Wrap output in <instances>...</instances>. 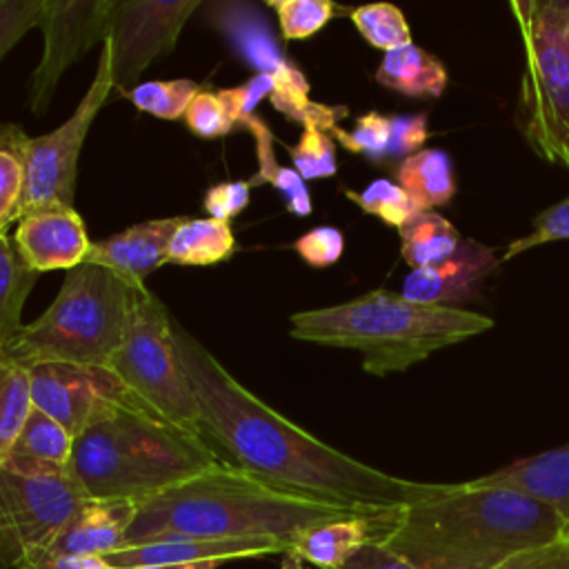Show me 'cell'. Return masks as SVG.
Instances as JSON below:
<instances>
[{
	"mask_svg": "<svg viewBox=\"0 0 569 569\" xmlns=\"http://www.w3.org/2000/svg\"><path fill=\"white\" fill-rule=\"evenodd\" d=\"M393 513L396 509L367 511L311 527L291 540L289 551L320 569H338L365 545L382 540L391 529Z\"/></svg>",
	"mask_w": 569,
	"mask_h": 569,
	"instance_id": "obj_20",
	"label": "cell"
},
{
	"mask_svg": "<svg viewBox=\"0 0 569 569\" xmlns=\"http://www.w3.org/2000/svg\"><path fill=\"white\" fill-rule=\"evenodd\" d=\"M224 562L220 560H202V562H169V565H147V567H131V569H216Z\"/></svg>",
	"mask_w": 569,
	"mask_h": 569,
	"instance_id": "obj_47",
	"label": "cell"
},
{
	"mask_svg": "<svg viewBox=\"0 0 569 569\" xmlns=\"http://www.w3.org/2000/svg\"><path fill=\"white\" fill-rule=\"evenodd\" d=\"M396 182L420 209L442 207L451 202L456 193L453 162L442 149H420L398 162Z\"/></svg>",
	"mask_w": 569,
	"mask_h": 569,
	"instance_id": "obj_23",
	"label": "cell"
},
{
	"mask_svg": "<svg viewBox=\"0 0 569 569\" xmlns=\"http://www.w3.org/2000/svg\"><path fill=\"white\" fill-rule=\"evenodd\" d=\"M184 122L200 138H222L236 127L220 93L207 89H200L196 93L184 111Z\"/></svg>",
	"mask_w": 569,
	"mask_h": 569,
	"instance_id": "obj_38",
	"label": "cell"
},
{
	"mask_svg": "<svg viewBox=\"0 0 569 569\" xmlns=\"http://www.w3.org/2000/svg\"><path fill=\"white\" fill-rule=\"evenodd\" d=\"M138 502L87 498L64 522L44 553L102 558L127 545Z\"/></svg>",
	"mask_w": 569,
	"mask_h": 569,
	"instance_id": "obj_19",
	"label": "cell"
},
{
	"mask_svg": "<svg viewBox=\"0 0 569 569\" xmlns=\"http://www.w3.org/2000/svg\"><path fill=\"white\" fill-rule=\"evenodd\" d=\"M289 540L280 538H167L140 545H127L118 551L102 556L113 569H131L147 565L169 562H202V560H242L287 553Z\"/></svg>",
	"mask_w": 569,
	"mask_h": 569,
	"instance_id": "obj_17",
	"label": "cell"
},
{
	"mask_svg": "<svg viewBox=\"0 0 569 569\" xmlns=\"http://www.w3.org/2000/svg\"><path fill=\"white\" fill-rule=\"evenodd\" d=\"M40 13L42 0H0V60L29 29L38 27Z\"/></svg>",
	"mask_w": 569,
	"mask_h": 569,
	"instance_id": "obj_41",
	"label": "cell"
},
{
	"mask_svg": "<svg viewBox=\"0 0 569 569\" xmlns=\"http://www.w3.org/2000/svg\"><path fill=\"white\" fill-rule=\"evenodd\" d=\"M20 569H113L102 558H80V556H51L42 553Z\"/></svg>",
	"mask_w": 569,
	"mask_h": 569,
	"instance_id": "obj_46",
	"label": "cell"
},
{
	"mask_svg": "<svg viewBox=\"0 0 569 569\" xmlns=\"http://www.w3.org/2000/svg\"><path fill=\"white\" fill-rule=\"evenodd\" d=\"M398 233L400 256L413 269L431 267L445 260L460 244L458 229L433 209L418 211L398 229Z\"/></svg>",
	"mask_w": 569,
	"mask_h": 569,
	"instance_id": "obj_26",
	"label": "cell"
},
{
	"mask_svg": "<svg viewBox=\"0 0 569 569\" xmlns=\"http://www.w3.org/2000/svg\"><path fill=\"white\" fill-rule=\"evenodd\" d=\"M473 482L520 491L556 511L569 502V442L518 458L487 476L473 478Z\"/></svg>",
	"mask_w": 569,
	"mask_h": 569,
	"instance_id": "obj_21",
	"label": "cell"
},
{
	"mask_svg": "<svg viewBox=\"0 0 569 569\" xmlns=\"http://www.w3.org/2000/svg\"><path fill=\"white\" fill-rule=\"evenodd\" d=\"M236 238L229 222L213 218H184L176 229L167 262L182 267H209L233 253Z\"/></svg>",
	"mask_w": 569,
	"mask_h": 569,
	"instance_id": "obj_25",
	"label": "cell"
},
{
	"mask_svg": "<svg viewBox=\"0 0 569 569\" xmlns=\"http://www.w3.org/2000/svg\"><path fill=\"white\" fill-rule=\"evenodd\" d=\"M87 493L69 467L18 456L0 462V569L42 556Z\"/></svg>",
	"mask_w": 569,
	"mask_h": 569,
	"instance_id": "obj_9",
	"label": "cell"
},
{
	"mask_svg": "<svg viewBox=\"0 0 569 569\" xmlns=\"http://www.w3.org/2000/svg\"><path fill=\"white\" fill-rule=\"evenodd\" d=\"M282 87L273 76L267 73H253L247 82L231 87V89H220V98L227 104L231 118L236 124H240L242 120H247L249 116H253V109L258 107L260 100L271 98L273 93H280Z\"/></svg>",
	"mask_w": 569,
	"mask_h": 569,
	"instance_id": "obj_40",
	"label": "cell"
},
{
	"mask_svg": "<svg viewBox=\"0 0 569 569\" xmlns=\"http://www.w3.org/2000/svg\"><path fill=\"white\" fill-rule=\"evenodd\" d=\"M293 249L309 267L325 269L340 260L345 251V236L338 227L331 224L313 227L293 242Z\"/></svg>",
	"mask_w": 569,
	"mask_h": 569,
	"instance_id": "obj_39",
	"label": "cell"
},
{
	"mask_svg": "<svg viewBox=\"0 0 569 569\" xmlns=\"http://www.w3.org/2000/svg\"><path fill=\"white\" fill-rule=\"evenodd\" d=\"M280 569H309V567H307V562H305L302 558H298L296 553L287 551V553H282V565H280Z\"/></svg>",
	"mask_w": 569,
	"mask_h": 569,
	"instance_id": "obj_48",
	"label": "cell"
},
{
	"mask_svg": "<svg viewBox=\"0 0 569 569\" xmlns=\"http://www.w3.org/2000/svg\"><path fill=\"white\" fill-rule=\"evenodd\" d=\"M200 91V84L189 78L176 80H151L136 84L129 93H124L138 111L151 113L164 120L184 118L187 107Z\"/></svg>",
	"mask_w": 569,
	"mask_h": 569,
	"instance_id": "obj_32",
	"label": "cell"
},
{
	"mask_svg": "<svg viewBox=\"0 0 569 569\" xmlns=\"http://www.w3.org/2000/svg\"><path fill=\"white\" fill-rule=\"evenodd\" d=\"M353 513L269 485L229 465H216L138 505L127 545L167 538H280ZM124 545V547H127Z\"/></svg>",
	"mask_w": 569,
	"mask_h": 569,
	"instance_id": "obj_3",
	"label": "cell"
},
{
	"mask_svg": "<svg viewBox=\"0 0 569 569\" xmlns=\"http://www.w3.org/2000/svg\"><path fill=\"white\" fill-rule=\"evenodd\" d=\"M525 69L516 124L529 149L569 171V0H513Z\"/></svg>",
	"mask_w": 569,
	"mask_h": 569,
	"instance_id": "obj_7",
	"label": "cell"
},
{
	"mask_svg": "<svg viewBox=\"0 0 569 569\" xmlns=\"http://www.w3.org/2000/svg\"><path fill=\"white\" fill-rule=\"evenodd\" d=\"M429 138V113L418 111L409 116H391L389 158L405 160L422 149Z\"/></svg>",
	"mask_w": 569,
	"mask_h": 569,
	"instance_id": "obj_43",
	"label": "cell"
},
{
	"mask_svg": "<svg viewBox=\"0 0 569 569\" xmlns=\"http://www.w3.org/2000/svg\"><path fill=\"white\" fill-rule=\"evenodd\" d=\"M565 533L560 516L505 487L440 482L438 491L396 509L380 540L418 569H496L502 560Z\"/></svg>",
	"mask_w": 569,
	"mask_h": 569,
	"instance_id": "obj_2",
	"label": "cell"
},
{
	"mask_svg": "<svg viewBox=\"0 0 569 569\" xmlns=\"http://www.w3.org/2000/svg\"><path fill=\"white\" fill-rule=\"evenodd\" d=\"M220 465L191 431L144 405H124L91 422L73 442L69 469L87 498H147Z\"/></svg>",
	"mask_w": 569,
	"mask_h": 569,
	"instance_id": "obj_5",
	"label": "cell"
},
{
	"mask_svg": "<svg viewBox=\"0 0 569 569\" xmlns=\"http://www.w3.org/2000/svg\"><path fill=\"white\" fill-rule=\"evenodd\" d=\"M113 89L111 42L100 44L98 67L91 84L76 104L73 113L53 131L27 138L24 144V191L20 218L29 211L64 204L73 207L78 160L84 138ZM18 218V220H20Z\"/></svg>",
	"mask_w": 569,
	"mask_h": 569,
	"instance_id": "obj_10",
	"label": "cell"
},
{
	"mask_svg": "<svg viewBox=\"0 0 569 569\" xmlns=\"http://www.w3.org/2000/svg\"><path fill=\"white\" fill-rule=\"evenodd\" d=\"M293 162V169L300 173V178L307 180H320L331 178L338 171L336 162V140L331 133L320 129H302V136L296 147L287 149Z\"/></svg>",
	"mask_w": 569,
	"mask_h": 569,
	"instance_id": "obj_36",
	"label": "cell"
},
{
	"mask_svg": "<svg viewBox=\"0 0 569 569\" xmlns=\"http://www.w3.org/2000/svg\"><path fill=\"white\" fill-rule=\"evenodd\" d=\"M251 180H231V182H218L207 189L202 209L213 220L229 222L233 216H238L247 204L251 196Z\"/></svg>",
	"mask_w": 569,
	"mask_h": 569,
	"instance_id": "obj_44",
	"label": "cell"
},
{
	"mask_svg": "<svg viewBox=\"0 0 569 569\" xmlns=\"http://www.w3.org/2000/svg\"><path fill=\"white\" fill-rule=\"evenodd\" d=\"M376 82L407 98H440L449 84V73L433 53L409 42L385 51Z\"/></svg>",
	"mask_w": 569,
	"mask_h": 569,
	"instance_id": "obj_22",
	"label": "cell"
},
{
	"mask_svg": "<svg viewBox=\"0 0 569 569\" xmlns=\"http://www.w3.org/2000/svg\"><path fill=\"white\" fill-rule=\"evenodd\" d=\"M73 442L76 438L71 431L60 425L56 418L47 416L40 409L29 411L18 440L13 445L11 456L36 460V462H47L56 467H69L71 453H73Z\"/></svg>",
	"mask_w": 569,
	"mask_h": 569,
	"instance_id": "obj_28",
	"label": "cell"
},
{
	"mask_svg": "<svg viewBox=\"0 0 569 569\" xmlns=\"http://www.w3.org/2000/svg\"><path fill=\"white\" fill-rule=\"evenodd\" d=\"M289 322L293 340L360 351L362 371L376 378L407 371L431 353L493 327V320L480 311L422 305L389 289L296 311Z\"/></svg>",
	"mask_w": 569,
	"mask_h": 569,
	"instance_id": "obj_4",
	"label": "cell"
},
{
	"mask_svg": "<svg viewBox=\"0 0 569 569\" xmlns=\"http://www.w3.org/2000/svg\"><path fill=\"white\" fill-rule=\"evenodd\" d=\"M200 0H116L109 36L113 89L129 93L142 71L171 53Z\"/></svg>",
	"mask_w": 569,
	"mask_h": 569,
	"instance_id": "obj_13",
	"label": "cell"
},
{
	"mask_svg": "<svg viewBox=\"0 0 569 569\" xmlns=\"http://www.w3.org/2000/svg\"><path fill=\"white\" fill-rule=\"evenodd\" d=\"M38 276L22 260L13 238L0 236V353L22 329V307Z\"/></svg>",
	"mask_w": 569,
	"mask_h": 569,
	"instance_id": "obj_27",
	"label": "cell"
},
{
	"mask_svg": "<svg viewBox=\"0 0 569 569\" xmlns=\"http://www.w3.org/2000/svg\"><path fill=\"white\" fill-rule=\"evenodd\" d=\"M331 138L338 140L351 153H362L371 162H382L389 158L391 118L378 111H369L356 118L353 129L336 127L331 131Z\"/></svg>",
	"mask_w": 569,
	"mask_h": 569,
	"instance_id": "obj_35",
	"label": "cell"
},
{
	"mask_svg": "<svg viewBox=\"0 0 569 569\" xmlns=\"http://www.w3.org/2000/svg\"><path fill=\"white\" fill-rule=\"evenodd\" d=\"M496 569H569V538L562 533L549 542L516 551Z\"/></svg>",
	"mask_w": 569,
	"mask_h": 569,
	"instance_id": "obj_42",
	"label": "cell"
},
{
	"mask_svg": "<svg viewBox=\"0 0 569 569\" xmlns=\"http://www.w3.org/2000/svg\"><path fill=\"white\" fill-rule=\"evenodd\" d=\"M345 196L353 204H358L365 213L376 216L396 229H400L407 220H411L418 211H422L398 182H391L387 178H378L369 182L362 191L345 189Z\"/></svg>",
	"mask_w": 569,
	"mask_h": 569,
	"instance_id": "obj_33",
	"label": "cell"
},
{
	"mask_svg": "<svg viewBox=\"0 0 569 569\" xmlns=\"http://www.w3.org/2000/svg\"><path fill=\"white\" fill-rule=\"evenodd\" d=\"M27 371L33 409L56 418L73 438L118 407L142 405L109 367L40 362Z\"/></svg>",
	"mask_w": 569,
	"mask_h": 569,
	"instance_id": "obj_12",
	"label": "cell"
},
{
	"mask_svg": "<svg viewBox=\"0 0 569 569\" xmlns=\"http://www.w3.org/2000/svg\"><path fill=\"white\" fill-rule=\"evenodd\" d=\"M129 293L131 284L116 273L82 262L67 271L49 309L22 325L2 353L22 367L40 362L109 367L124 336Z\"/></svg>",
	"mask_w": 569,
	"mask_h": 569,
	"instance_id": "obj_6",
	"label": "cell"
},
{
	"mask_svg": "<svg viewBox=\"0 0 569 569\" xmlns=\"http://www.w3.org/2000/svg\"><path fill=\"white\" fill-rule=\"evenodd\" d=\"M240 127H244L256 142V158H258V173L251 178V184H271L273 189L280 191L284 207L289 213L293 216H309L313 204H311V193L307 189V182L300 178V173L296 169L289 167H280L276 162V151H273V133L267 127V122L260 116H249L247 120L240 122Z\"/></svg>",
	"mask_w": 569,
	"mask_h": 569,
	"instance_id": "obj_24",
	"label": "cell"
},
{
	"mask_svg": "<svg viewBox=\"0 0 569 569\" xmlns=\"http://www.w3.org/2000/svg\"><path fill=\"white\" fill-rule=\"evenodd\" d=\"M284 40H307L329 24L336 4L329 0H267Z\"/></svg>",
	"mask_w": 569,
	"mask_h": 569,
	"instance_id": "obj_34",
	"label": "cell"
},
{
	"mask_svg": "<svg viewBox=\"0 0 569 569\" xmlns=\"http://www.w3.org/2000/svg\"><path fill=\"white\" fill-rule=\"evenodd\" d=\"M558 240H569V196L558 200L556 204L542 209L533 218L531 229L505 247L500 260L502 262L511 260L529 249H536V247H542L549 242H558Z\"/></svg>",
	"mask_w": 569,
	"mask_h": 569,
	"instance_id": "obj_37",
	"label": "cell"
},
{
	"mask_svg": "<svg viewBox=\"0 0 569 569\" xmlns=\"http://www.w3.org/2000/svg\"><path fill=\"white\" fill-rule=\"evenodd\" d=\"M207 22L256 73L273 76L280 82L282 91L269 98L276 111L300 122L305 129L331 127L336 118L333 107L309 98V82L305 73L284 56L258 4L244 0L211 2L207 4Z\"/></svg>",
	"mask_w": 569,
	"mask_h": 569,
	"instance_id": "obj_11",
	"label": "cell"
},
{
	"mask_svg": "<svg viewBox=\"0 0 569 569\" xmlns=\"http://www.w3.org/2000/svg\"><path fill=\"white\" fill-rule=\"evenodd\" d=\"M182 369L198 402L200 440L233 469L291 493L358 511H389L438 491L365 465L291 422L173 322Z\"/></svg>",
	"mask_w": 569,
	"mask_h": 569,
	"instance_id": "obj_1",
	"label": "cell"
},
{
	"mask_svg": "<svg viewBox=\"0 0 569 569\" xmlns=\"http://www.w3.org/2000/svg\"><path fill=\"white\" fill-rule=\"evenodd\" d=\"M338 569H418V567L378 540L358 549Z\"/></svg>",
	"mask_w": 569,
	"mask_h": 569,
	"instance_id": "obj_45",
	"label": "cell"
},
{
	"mask_svg": "<svg viewBox=\"0 0 569 569\" xmlns=\"http://www.w3.org/2000/svg\"><path fill=\"white\" fill-rule=\"evenodd\" d=\"M13 242L36 273L71 271L87 260L91 249L82 216L64 204L24 213L13 231Z\"/></svg>",
	"mask_w": 569,
	"mask_h": 569,
	"instance_id": "obj_16",
	"label": "cell"
},
{
	"mask_svg": "<svg viewBox=\"0 0 569 569\" xmlns=\"http://www.w3.org/2000/svg\"><path fill=\"white\" fill-rule=\"evenodd\" d=\"M187 216L147 220L109 238L91 242L87 264H98L131 287H144V278L167 264L169 242Z\"/></svg>",
	"mask_w": 569,
	"mask_h": 569,
	"instance_id": "obj_18",
	"label": "cell"
},
{
	"mask_svg": "<svg viewBox=\"0 0 569 569\" xmlns=\"http://www.w3.org/2000/svg\"><path fill=\"white\" fill-rule=\"evenodd\" d=\"M358 33L376 49L391 51L411 42V29L405 13L391 2L362 4L349 11Z\"/></svg>",
	"mask_w": 569,
	"mask_h": 569,
	"instance_id": "obj_31",
	"label": "cell"
},
{
	"mask_svg": "<svg viewBox=\"0 0 569 569\" xmlns=\"http://www.w3.org/2000/svg\"><path fill=\"white\" fill-rule=\"evenodd\" d=\"M500 264L502 260L493 247L465 238L445 260L407 273L400 293L413 302L462 309L465 302L478 298L482 284Z\"/></svg>",
	"mask_w": 569,
	"mask_h": 569,
	"instance_id": "obj_15",
	"label": "cell"
},
{
	"mask_svg": "<svg viewBox=\"0 0 569 569\" xmlns=\"http://www.w3.org/2000/svg\"><path fill=\"white\" fill-rule=\"evenodd\" d=\"M27 138L18 124H0V236H7L9 224L20 218Z\"/></svg>",
	"mask_w": 569,
	"mask_h": 569,
	"instance_id": "obj_30",
	"label": "cell"
},
{
	"mask_svg": "<svg viewBox=\"0 0 569 569\" xmlns=\"http://www.w3.org/2000/svg\"><path fill=\"white\" fill-rule=\"evenodd\" d=\"M31 407L27 367L0 353V462L11 456Z\"/></svg>",
	"mask_w": 569,
	"mask_h": 569,
	"instance_id": "obj_29",
	"label": "cell"
},
{
	"mask_svg": "<svg viewBox=\"0 0 569 569\" xmlns=\"http://www.w3.org/2000/svg\"><path fill=\"white\" fill-rule=\"evenodd\" d=\"M116 0H42V56L29 82V109L44 116L62 73L109 36Z\"/></svg>",
	"mask_w": 569,
	"mask_h": 569,
	"instance_id": "obj_14",
	"label": "cell"
},
{
	"mask_svg": "<svg viewBox=\"0 0 569 569\" xmlns=\"http://www.w3.org/2000/svg\"><path fill=\"white\" fill-rule=\"evenodd\" d=\"M109 369L167 422L200 438L198 402L182 369L173 320L149 287H131L122 342Z\"/></svg>",
	"mask_w": 569,
	"mask_h": 569,
	"instance_id": "obj_8",
	"label": "cell"
}]
</instances>
